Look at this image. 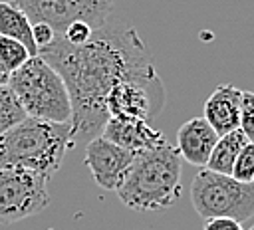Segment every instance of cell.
Here are the masks:
<instances>
[{"mask_svg":"<svg viewBox=\"0 0 254 230\" xmlns=\"http://www.w3.org/2000/svg\"><path fill=\"white\" fill-rule=\"evenodd\" d=\"M230 176L240 180V182H254V143L248 141L240 149Z\"/></svg>","mask_w":254,"mask_h":230,"instance_id":"cell-17","label":"cell"},{"mask_svg":"<svg viewBox=\"0 0 254 230\" xmlns=\"http://www.w3.org/2000/svg\"><path fill=\"white\" fill-rule=\"evenodd\" d=\"M248 230H254V226H250V228H248Z\"/></svg>","mask_w":254,"mask_h":230,"instance_id":"cell-23","label":"cell"},{"mask_svg":"<svg viewBox=\"0 0 254 230\" xmlns=\"http://www.w3.org/2000/svg\"><path fill=\"white\" fill-rule=\"evenodd\" d=\"M190 202L200 218H234L244 222L254 216V182H240L230 174L200 171L190 184Z\"/></svg>","mask_w":254,"mask_h":230,"instance_id":"cell-5","label":"cell"},{"mask_svg":"<svg viewBox=\"0 0 254 230\" xmlns=\"http://www.w3.org/2000/svg\"><path fill=\"white\" fill-rule=\"evenodd\" d=\"M50 204L48 178L26 169H0V224L40 214Z\"/></svg>","mask_w":254,"mask_h":230,"instance_id":"cell-6","label":"cell"},{"mask_svg":"<svg viewBox=\"0 0 254 230\" xmlns=\"http://www.w3.org/2000/svg\"><path fill=\"white\" fill-rule=\"evenodd\" d=\"M64 79L71 101V127L75 145L101 135L109 113L105 97L123 79L157 81L153 59L141 36L127 26H101L87 42L67 44L62 36L38 50Z\"/></svg>","mask_w":254,"mask_h":230,"instance_id":"cell-1","label":"cell"},{"mask_svg":"<svg viewBox=\"0 0 254 230\" xmlns=\"http://www.w3.org/2000/svg\"><path fill=\"white\" fill-rule=\"evenodd\" d=\"M30 58L32 56L22 42L8 36H0V65L8 75L16 71L20 65H24Z\"/></svg>","mask_w":254,"mask_h":230,"instance_id":"cell-16","label":"cell"},{"mask_svg":"<svg viewBox=\"0 0 254 230\" xmlns=\"http://www.w3.org/2000/svg\"><path fill=\"white\" fill-rule=\"evenodd\" d=\"M75 147L71 123L26 117L0 135V169H26L50 180Z\"/></svg>","mask_w":254,"mask_h":230,"instance_id":"cell-3","label":"cell"},{"mask_svg":"<svg viewBox=\"0 0 254 230\" xmlns=\"http://www.w3.org/2000/svg\"><path fill=\"white\" fill-rule=\"evenodd\" d=\"M101 137L133 153H141L165 143V135L151 127L149 121L131 117H109L101 129Z\"/></svg>","mask_w":254,"mask_h":230,"instance_id":"cell-10","label":"cell"},{"mask_svg":"<svg viewBox=\"0 0 254 230\" xmlns=\"http://www.w3.org/2000/svg\"><path fill=\"white\" fill-rule=\"evenodd\" d=\"M34 22H46L58 36L73 22H85L93 30L107 24L115 0H12Z\"/></svg>","mask_w":254,"mask_h":230,"instance_id":"cell-7","label":"cell"},{"mask_svg":"<svg viewBox=\"0 0 254 230\" xmlns=\"http://www.w3.org/2000/svg\"><path fill=\"white\" fill-rule=\"evenodd\" d=\"M250 143H254V91H242L240 97V127Z\"/></svg>","mask_w":254,"mask_h":230,"instance_id":"cell-18","label":"cell"},{"mask_svg":"<svg viewBox=\"0 0 254 230\" xmlns=\"http://www.w3.org/2000/svg\"><path fill=\"white\" fill-rule=\"evenodd\" d=\"M240 97L242 89L232 83H222L204 101L202 117L216 135H224L240 127Z\"/></svg>","mask_w":254,"mask_h":230,"instance_id":"cell-11","label":"cell"},{"mask_svg":"<svg viewBox=\"0 0 254 230\" xmlns=\"http://www.w3.org/2000/svg\"><path fill=\"white\" fill-rule=\"evenodd\" d=\"M202 230H242V224L234 218L218 216V218H206Z\"/></svg>","mask_w":254,"mask_h":230,"instance_id":"cell-21","label":"cell"},{"mask_svg":"<svg viewBox=\"0 0 254 230\" xmlns=\"http://www.w3.org/2000/svg\"><path fill=\"white\" fill-rule=\"evenodd\" d=\"M0 36H8L22 42L28 48L30 56H38V48L32 36V20L12 0L0 2Z\"/></svg>","mask_w":254,"mask_h":230,"instance_id":"cell-13","label":"cell"},{"mask_svg":"<svg viewBox=\"0 0 254 230\" xmlns=\"http://www.w3.org/2000/svg\"><path fill=\"white\" fill-rule=\"evenodd\" d=\"M28 115L22 103L18 101L16 93L10 89V85H0V135L10 131L14 125H18Z\"/></svg>","mask_w":254,"mask_h":230,"instance_id":"cell-15","label":"cell"},{"mask_svg":"<svg viewBox=\"0 0 254 230\" xmlns=\"http://www.w3.org/2000/svg\"><path fill=\"white\" fill-rule=\"evenodd\" d=\"M137 153L127 151L105 137L97 135L85 143V167L89 169L95 184L103 190H117L129 165Z\"/></svg>","mask_w":254,"mask_h":230,"instance_id":"cell-9","label":"cell"},{"mask_svg":"<svg viewBox=\"0 0 254 230\" xmlns=\"http://www.w3.org/2000/svg\"><path fill=\"white\" fill-rule=\"evenodd\" d=\"M91 34H93V28H91L89 24H85V22H73V24H69V26L64 30L62 38H64L67 44H71V46H79V44L87 42Z\"/></svg>","mask_w":254,"mask_h":230,"instance_id":"cell-19","label":"cell"},{"mask_svg":"<svg viewBox=\"0 0 254 230\" xmlns=\"http://www.w3.org/2000/svg\"><path fill=\"white\" fill-rule=\"evenodd\" d=\"M165 85L161 79L157 81H139V79H123L115 83L107 97L105 109L109 117H131L149 121L157 117L165 107Z\"/></svg>","mask_w":254,"mask_h":230,"instance_id":"cell-8","label":"cell"},{"mask_svg":"<svg viewBox=\"0 0 254 230\" xmlns=\"http://www.w3.org/2000/svg\"><path fill=\"white\" fill-rule=\"evenodd\" d=\"M181 155L165 141L135 155L115 194L131 210L161 212L181 198Z\"/></svg>","mask_w":254,"mask_h":230,"instance_id":"cell-2","label":"cell"},{"mask_svg":"<svg viewBox=\"0 0 254 230\" xmlns=\"http://www.w3.org/2000/svg\"><path fill=\"white\" fill-rule=\"evenodd\" d=\"M246 143H248V139L240 129L218 135V139L212 147V153L206 161V169L214 171V172H220V174H230L232 167H234V161H236L240 149Z\"/></svg>","mask_w":254,"mask_h":230,"instance_id":"cell-14","label":"cell"},{"mask_svg":"<svg viewBox=\"0 0 254 230\" xmlns=\"http://www.w3.org/2000/svg\"><path fill=\"white\" fill-rule=\"evenodd\" d=\"M32 36H34V44H36V48L40 50V48L52 44V42L56 40L58 34H56L54 28L48 26L46 22H34V24H32Z\"/></svg>","mask_w":254,"mask_h":230,"instance_id":"cell-20","label":"cell"},{"mask_svg":"<svg viewBox=\"0 0 254 230\" xmlns=\"http://www.w3.org/2000/svg\"><path fill=\"white\" fill-rule=\"evenodd\" d=\"M8 85L16 93L28 117L71 123V101L62 75L40 56H32L24 65L8 75Z\"/></svg>","mask_w":254,"mask_h":230,"instance_id":"cell-4","label":"cell"},{"mask_svg":"<svg viewBox=\"0 0 254 230\" xmlns=\"http://www.w3.org/2000/svg\"><path fill=\"white\" fill-rule=\"evenodd\" d=\"M216 131L204 121V117H192L185 121L177 131V151L192 167H206V161L216 143Z\"/></svg>","mask_w":254,"mask_h":230,"instance_id":"cell-12","label":"cell"},{"mask_svg":"<svg viewBox=\"0 0 254 230\" xmlns=\"http://www.w3.org/2000/svg\"><path fill=\"white\" fill-rule=\"evenodd\" d=\"M0 85H8V73L2 69V65H0Z\"/></svg>","mask_w":254,"mask_h":230,"instance_id":"cell-22","label":"cell"}]
</instances>
